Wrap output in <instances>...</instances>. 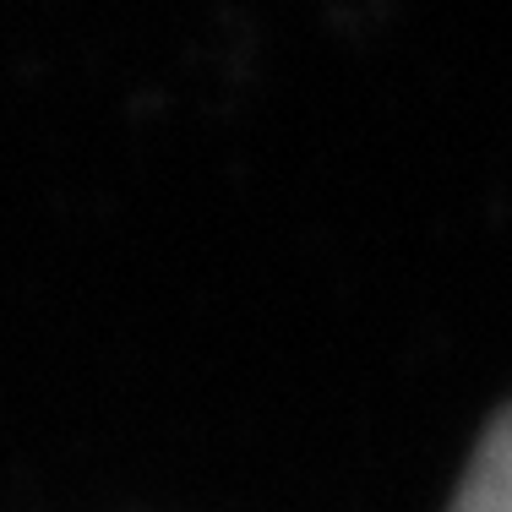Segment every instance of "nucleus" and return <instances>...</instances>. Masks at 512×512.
Here are the masks:
<instances>
[{"label":"nucleus","instance_id":"nucleus-1","mask_svg":"<svg viewBox=\"0 0 512 512\" xmlns=\"http://www.w3.org/2000/svg\"><path fill=\"white\" fill-rule=\"evenodd\" d=\"M453 512H512V404L480 436L453 496Z\"/></svg>","mask_w":512,"mask_h":512}]
</instances>
